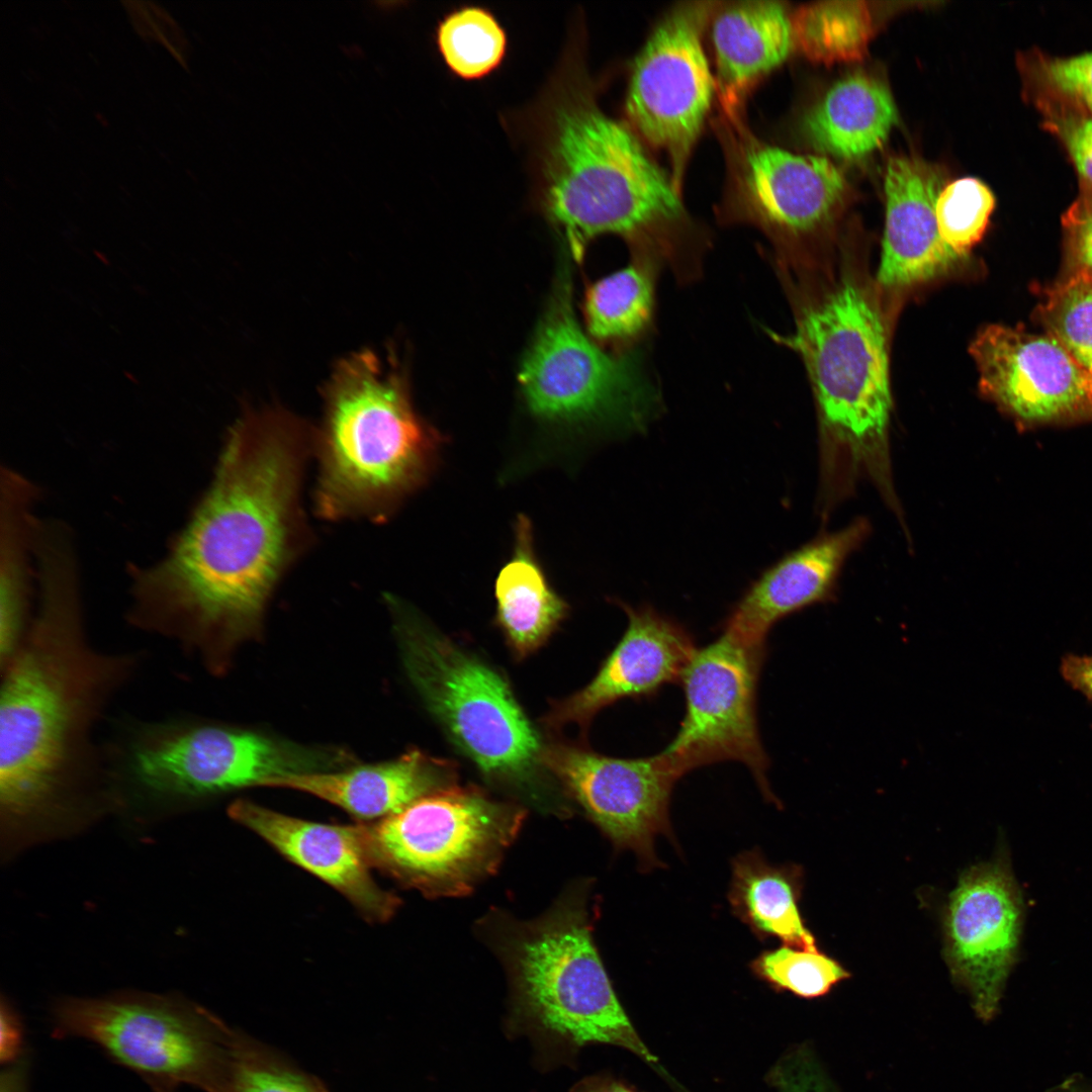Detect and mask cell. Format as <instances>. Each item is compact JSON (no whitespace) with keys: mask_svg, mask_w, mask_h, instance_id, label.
<instances>
[{"mask_svg":"<svg viewBox=\"0 0 1092 1092\" xmlns=\"http://www.w3.org/2000/svg\"><path fill=\"white\" fill-rule=\"evenodd\" d=\"M312 445L313 428L280 406L243 413L166 553L128 567L129 623L225 668L311 542L301 488Z\"/></svg>","mask_w":1092,"mask_h":1092,"instance_id":"1","label":"cell"},{"mask_svg":"<svg viewBox=\"0 0 1092 1092\" xmlns=\"http://www.w3.org/2000/svg\"><path fill=\"white\" fill-rule=\"evenodd\" d=\"M140 663L106 652L86 629L77 553L43 550L28 630L0 665V805L8 822L76 810L95 787L112 786L96 731Z\"/></svg>","mask_w":1092,"mask_h":1092,"instance_id":"2","label":"cell"},{"mask_svg":"<svg viewBox=\"0 0 1092 1092\" xmlns=\"http://www.w3.org/2000/svg\"><path fill=\"white\" fill-rule=\"evenodd\" d=\"M549 89L536 125L540 197L575 260L611 234L680 279L696 275L705 240L670 175L631 126L602 109L575 60Z\"/></svg>","mask_w":1092,"mask_h":1092,"instance_id":"3","label":"cell"},{"mask_svg":"<svg viewBox=\"0 0 1092 1092\" xmlns=\"http://www.w3.org/2000/svg\"><path fill=\"white\" fill-rule=\"evenodd\" d=\"M774 339L801 355L814 391L823 515L862 480L899 515L887 337L874 300L853 280H844L799 308L793 334Z\"/></svg>","mask_w":1092,"mask_h":1092,"instance_id":"4","label":"cell"},{"mask_svg":"<svg viewBox=\"0 0 1092 1092\" xmlns=\"http://www.w3.org/2000/svg\"><path fill=\"white\" fill-rule=\"evenodd\" d=\"M322 396L312 445L316 515L387 521L433 474L443 437L416 412L395 356L365 350L342 359Z\"/></svg>","mask_w":1092,"mask_h":1092,"instance_id":"5","label":"cell"},{"mask_svg":"<svg viewBox=\"0 0 1092 1092\" xmlns=\"http://www.w3.org/2000/svg\"><path fill=\"white\" fill-rule=\"evenodd\" d=\"M509 1028L549 1061H572L586 1045L611 1044L647 1063L644 1044L622 1007L592 934L584 903L563 904L529 926L511 950Z\"/></svg>","mask_w":1092,"mask_h":1092,"instance_id":"6","label":"cell"},{"mask_svg":"<svg viewBox=\"0 0 1092 1092\" xmlns=\"http://www.w3.org/2000/svg\"><path fill=\"white\" fill-rule=\"evenodd\" d=\"M387 601L406 673L451 741L486 778L537 789L545 745L508 680L398 600Z\"/></svg>","mask_w":1092,"mask_h":1092,"instance_id":"7","label":"cell"},{"mask_svg":"<svg viewBox=\"0 0 1092 1092\" xmlns=\"http://www.w3.org/2000/svg\"><path fill=\"white\" fill-rule=\"evenodd\" d=\"M52 1036L81 1038L139 1075L154 1092H220L237 1029L176 995L69 997L51 1011Z\"/></svg>","mask_w":1092,"mask_h":1092,"instance_id":"8","label":"cell"},{"mask_svg":"<svg viewBox=\"0 0 1092 1092\" xmlns=\"http://www.w3.org/2000/svg\"><path fill=\"white\" fill-rule=\"evenodd\" d=\"M114 785L154 796L197 799L294 775L344 769L354 756L218 724L186 719L149 723L109 747Z\"/></svg>","mask_w":1092,"mask_h":1092,"instance_id":"9","label":"cell"},{"mask_svg":"<svg viewBox=\"0 0 1092 1092\" xmlns=\"http://www.w3.org/2000/svg\"><path fill=\"white\" fill-rule=\"evenodd\" d=\"M524 816L517 806L453 785L361 823L373 870L427 896H451L494 871Z\"/></svg>","mask_w":1092,"mask_h":1092,"instance_id":"10","label":"cell"},{"mask_svg":"<svg viewBox=\"0 0 1092 1092\" xmlns=\"http://www.w3.org/2000/svg\"><path fill=\"white\" fill-rule=\"evenodd\" d=\"M567 267L520 368L526 403L543 421L605 423L641 432L660 410L658 390L639 354H608L582 331Z\"/></svg>","mask_w":1092,"mask_h":1092,"instance_id":"11","label":"cell"},{"mask_svg":"<svg viewBox=\"0 0 1092 1092\" xmlns=\"http://www.w3.org/2000/svg\"><path fill=\"white\" fill-rule=\"evenodd\" d=\"M766 652V646L748 645L723 630L697 648L679 680L682 720L659 752L679 778L701 766L739 761L749 768L763 796L776 802L756 717V690Z\"/></svg>","mask_w":1092,"mask_h":1092,"instance_id":"12","label":"cell"},{"mask_svg":"<svg viewBox=\"0 0 1092 1092\" xmlns=\"http://www.w3.org/2000/svg\"><path fill=\"white\" fill-rule=\"evenodd\" d=\"M718 4L692 1L671 8L631 70L625 105L630 126L666 154L679 191L716 91L703 36Z\"/></svg>","mask_w":1092,"mask_h":1092,"instance_id":"13","label":"cell"},{"mask_svg":"<svg viewBox=\"0 0 1092 1092\" xmlns=\"http://www.w3.org/2000/svg\"><path fill=\"white\" fill-rule=\"evenodd\" d=\"M727 165L720 207L726 222L758 228L778 249L807 238L831 220L846 182L825 157L797 155L758 139L741 112L714 120Z\"/></svg>","mask_w":1092,"mask_h":1092,"instance_id":"14","label":"cell"},{"mask_svg":"<svg viewBox=\"0 0 1092 1092\" xmlns=\"http://www.w3.org/2000/svg\"><path fill=\"white\" fill-rule=\"evenodd\" d=\"M970 352L980 391L1018 430L1092 422V373L1048 335L990 325Z\"/></svg>","mask_w":1092,"mask_h":1092,"instance_id":"15","label":"cell"},{"mask_svg":"<svg viewBox=\"0 0 1092 1092\" xmlns=\"http://www.w3.org/2000/svg\"><path fill=\"white\" fill-rule=\"evenodd\" d=\"M542 762L618 847L657 866L654 841L670 833V797L680 779L660 753L619 758L554 743L545 745Z\"/></svg>","mask_w":1092,"mask_h":1092,"instance_id":"16","label":"cell"},{"mask_svg":"<svg viewBox=\"0 0 1092 1092\" xmlns=\"http://www.w3.org/2000/svg\"><path fill=\"white\" fill-rule=\"evenodd\" d=\"M1023 920L1022 894L1006 858L969 869L950 894L943 922L945 960L985 1022L998 1012L1018 960Z\"/></svg>","mask_w":1092,"mask_h":1092,"instance_id":"17","label":"cell"},{"mask_svg":"<svg viewBox=\"0 0 1092 1092\" xmlns=\"http://www.w3.org/2000/svg\"><path fill=\"white\" fill-rule=\"evenodd\" d=\"M620 606L628 618L624 634L584 688L552 705L544 717L549 727L573 723L586 730L604 708L623 699L653 698L680 680L697 650L691 633L652 607Z\"/></svg>","mask_w":1092,"mask_h":1092,"instance_id":"18","label":"cell"},{"mask_svg":"<svg viewBox=\"0 0 1092 1092\" xmlns=\"http://www.w3.org/2000/svg\"><path fill=\"white\" fill-rule=\"evenodd\" d=\"M228 813L290 862L338 891L370 923H384L399 899L372 875L362 823L327 824L289 816L249 800L232 803Z\"/></svg>","mask_w":1092,"mask_h":1092,"instance_id":"19","label":"cell"},{"mask_svg":"<svg viewBox=\"0 0 1092 1092\" xmlns=\"http://www.w3.org/2000/svg\"><path fill=\"white\" fill-rule=\"evenodd\" d=\"M859 518L836 532L821 534L766 568L743 593L722 630L754 646H766L770 629L782 619L835 598L847 558L869 536Z\"/></svg>","mask_w":1092,"mask_h":1092,"instance_id":"20","label":"cell"},{"mask_svg":"<svg viewBox=\"0 0 1092 1092\" xmlns=\"http://www.w3.org/2000/svg\"><path fill=\"white\" fill-rule=\"evenodd\" d=\"M944 186L937 167L913 156L889 159L879 283L908 287L945 273L960 260L941 240L935 203Z\"/></svg>","mask_w":1092,"mask_h":1092,"instance_id":"21","label":"cell"},{"mask_svg":"<svg viewBox=\"0 0 1092 1092\" xmlns=\"http://www.w3.org/2000/svg\"><path fill=\"white\" fill-rule=\"evenodd\" d=\"M451 763L420 750L376 764L287 776L261 787L303 792L343 809L360 822L395 814L421 797L453 786Z\"/></svg>","mask_w":1092,"mask_h":1092,"instance_id":"22","label":"cell"},{"mask_svg":"<svg viewBox=\"0 0 1092 1092\" xmlns=\"http://www.w3.org/2000/svg\"><path fill=\"white\" fill-rule=\"evenodd\" d=\"M710 22L721 110L742 112L752 86L795 46L792 15L777 1L719 2Z\"/></svg>","mask_w":1092,"mask_h":1092,"instance_id":"23","label":"cell"},{"mask_svg":"<svg viewBox=\"0 0 1092 1092\" xmlns=\"http://www.w3.org/2000/svg\"><path fill=\"white\" fill-rule=\"evenodd\" d=\"M37 486L18 470H0V665L16 651L36 600Z\"/></svg>","mask_w":1092,"mask_h":1092,"instance_id":"24","label":"cell"},{"mask_svg":"<svg viewBox=\"0 0 1092 1092\" xmlns=\"http://www.w3.org/2000/svg\"><path fill=\"white\" fill-rule=\"evenodd\" d=\"M897 121L888 88L869 75L853 74L836 82L803 114L800 131L817 151L857 159L879 149Z\"/></svg>","mask_w":1092,"mask_h":1092,"instance_id":"25","label":"cell"},{"mask_svg":"<svg viewBox=\"0 0 1092 1092\" xmlns=\"http://www.w3.org/2000/svg\"><path fill=\"white\" fill-rule=\"evenodd\" d=\"M495 623L517 658L541 647L568 612L567 603L550 586L534 548L532 523L519 515L511 558L494 583Z\"/></svg>","mask_w":1092,"mask_h":1092,"instance_id":"26","label":"cell"},{"mask_svg":"<svg viewBox=\"0 0 1092 1092\" xmlns=\"http://www.w3.org/2000/svg\"><path fill=\"white\" fill-rule=\"evenodd\" d=\"M803 873L798 866H774L757 850L734 858L728 900L734 914L761 940L775 937L789 945L818 950L798 903Z\"/></svg>","mask_w":1092,"mask_h":1092,"instance_id":"27","label":"cell"},{"mask_svg":"<svg viewBox=\"0 0 1092 1092\" xmlns=\"http://www.w3.org/2000/svg\"><path fill=\"white\" fill-rule=\"evenodd\" d=\"M660 264L633 256L630 264L589 286L584 315L589 335L601 342H627L649 326Z\"/></svg>","mask_w":1092,"mask_h":1092,"instance_id":"28","label":"cell"},{"mask_svg":"<svg viewBox=\"0 0 1092 1092\" xmlns=\"http://www.w3.org/2000/svg\"><path fill=\"white\" fill-rule=\"evenodd\" d=\"M795 46L809 60L830 65L866 56L874 26L863 1H823L792 15Z\"/></svg>","mask_w":1092,"mask_h":1092,"instance_id":"29","label":"cell"},{"mask_svg":"<svg viewBox=\"0 0 1092 1092\" xmlns=\"http://www.w3.org/2000/svg\"><path fill=\"white\" fill-rule=\"evenodd\" d=\"M436 43L454 75L463 80H478L500 66L508 50V36L488 9L463 6L439 22Z\"/></svg>","mask_w":1092,"mask_h":1092,"instance_id":"30","label":"cell"},{"mask_svg":"<svg viewBox=\"0 0 1092 1092\" xmlns=\"http://www.w3.org/2000/svg\"><path fill=\"white\" fill-rule=\"evenodd\" d=\"M220 1092H329L282 1054L237 1030Z\"/></svg>","mask_w":1092,"mask_h":1092,"instance_id":"31","label":"cell"},{"mask_svg":"<svg viewBox=\"0 0 1092 1092\" xmlns=\"http://www.w3.org/2000/svg\"><path fill=\"white\" fill-rule=\"evenodd\" d=\"M1045 335L1092 373V282L1066 276L1045 290L1036 307Z\"/></svg>","mask_w":1092,"mask_h":1092,"instance_id":"32","label":"cell"},{"mask_svg":"<svg viewBox=\"0 0 1092 1092\" xmlns=\"http://www.w3.org/2000/svg\"><path fill=\"white\" fill-rule=\"evenodd\" d=\"M751 970L774 989L806 999L828 994L850 976L838 962L819 949L789 945L761 952L752 961Z\"/></svg>","mask_w":1092,"mask_h":1092,"instance_id":"33","label":"cell"},{"mask_svg":"<svg viewBox=\"0 0 1092 1092\" xmlns=\"http://www.w3.org/2000/svg\"><path fill=\"white\" fill-rule=\"evenodd\" d=\"M994 206L992 191L979 179L965 177L945 184L935 203L943 243L965 258L983 238Z\"/></svg>","mask_w":1092,"mask_h":1092,"instance_id":"34","label":"cell"},{"mask_svg":"<svg viewBox=\"0 0 1092 1092\" xmlns=\"http://www.w3.org/2000/svg\"><path fill=\"white\" fill-rule=\"evenodd\" d=\"M1025 90L1041 115L1043 127L1065 147L1077 170L1081 190L1092 193V114L1054 91L1027 84Z\"/></svg>","mask_w":1092,"mask_h":1092,"instance_id":"35","label":"cell"},{"mask_svg":"<svg viewBox=\"0 0 1092 1092\" xmlns=\"http://www.w3.org/2000/svg\"><path fill=\"white\" fill-rule=\"evenodd\" d=\"M1025 84L1064 95L1092 114V52L1053 57L1033 50L1020 57Z\"/></svg>","mask_w":1092,"mask_h":1092,"instance_id":"36","label":"cell"},{"mask_svg":"<svg viewBox=\"0 0 1092 1092\" xmlns=\"http://www.w3.org/2000/svg\"><path fill=\"white\" fill-rule=\"evenodd\" d=\"M1065 231L1066 276L1092 282V193L1081 190L1062 217Z\"/></svg>","mask_w":1092,"mask_h":1092,"instance_id":"37","label":"cell"},{"mask_svg":"<svg viewBox=\"0 0 1092 1092\" xmlns=\"http://www.w3.org/2000/svg\"><path fill=\"white\" fill-rule=\"evenodd\" d=\"M776 1092H836L809 1049L799 1046L781 1059L768 1074Z\"/></svg>","mask_w":1092,"mask_h":1092,"instance_id":"38","label":"cell"},{"mask_svg":"<svg viewBox=\"0 0 1092 1092\" xmlns=\"http://www.w3.org/2000/svg\"><path fill=\"white\" fill-rule=\"evenodd\" d=\"M25 1046V1027L15 1009L4 999L0 1009V1062L2 1067L22 1059Z\"/></svg>","mask_w":1092,"mask_h":1092,"instance_id":"39","label":"cell"},{"mask_svg":"<svg viewBox=\"0 0 1092 1092\" xmlns=\"http://www.w3.org/2000/svg\"><path fill=\"white\" fill-rule=\"evenodd\" d=\"M1060 673L1075 691L1092 703V653H1068L1062 657Z\"/></svg>","mask_w":1092,"mask_h":1092,"instance_id":"40","label":"cell"},{"mask_svg":"<svg viewBox=\"0 0 1092 1092\" xmlns=\"http://www.w3.org/2000/svg\"><path fill=\"white\" fill-rule=\"evenodd\" d=\"M29 1053L19 1061L3 1066L0 1074V1092H29Z\"/></svg>","mask_w":1092,"mask_h":1092,"instance_id":"41","label":"cell"},{"mask_svg":"<svg viewBox=\"0 0 1092 1092\" xmlns=\"http://www.w3.org/2000/svg\"><path fill=\"white\" fill-rule=\"evenodd\" d=\"M569 1092H635L629 1086L606 1076L588 1077L576 1083Z\"/></svg>","mask_w":1092,"mask_h":1092,"instance_id":"42","label":"cell"},{"mask_svg":"<svg viewBox=\"0 0 1092 1092\" xmlns=\"http://www.w3.org/2000/svg\"><path fill=\"white\" fill-rule=\"evenodd\" d=\"M1052 1092H1092V1087L1079 1083L1076 1080H1069L1058 1086Z\"/></svg>","mask_w":1092,"mask_h":1092,"instance_id":"43","label":"cell"}]
</instances>
